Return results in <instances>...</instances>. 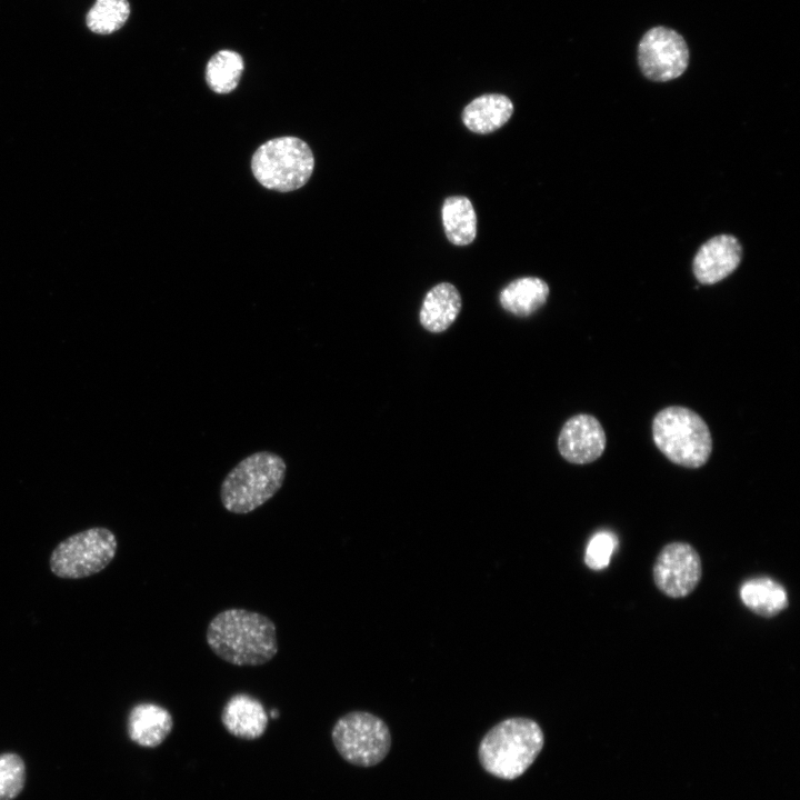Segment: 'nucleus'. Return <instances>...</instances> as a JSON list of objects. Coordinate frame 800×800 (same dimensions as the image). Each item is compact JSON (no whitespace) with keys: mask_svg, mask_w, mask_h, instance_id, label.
<instances>
[{"mask_svg":"<svg viewBox=\"0 0 800 800\" xmlns=\"http://www.w3.org/2000/svg\"><path fill=\"white\" fill-rule=\"evenodd\" d=\"M617 546L618 538L614 533L606 530L594 533L586 547V566L591 570L607 568Z\"/></svg>","mask_w":800,"mask_h":800,"instance_id":"nucleus-22","label":"nucleus"},{"mask_svg":"<svg viewBox=\"0 0 800 800\" xmlns=\"http://www.w3.org/2000/svg\"><path fill=\"white\" fill-rule=\"evenodd\" d=\"M549 286L538 277H522L508 283L499 294L501 307L517 316L528 317L539 310L549 297Z\"/></svg>","mask_w":800,"mask_h":800,"instance_id":"nucleus-16","label":"nucleus"},{"mask_svg":"<svg viewBox=\"0 0 800 800\" xmlns=\"http://www.w3.org/2000/svg\"><path fill=\"white\" fill-rule=\"evenodd\" d=\"M339 754L359 767L381 762L391 748V733L387 723L367 711H351L340 717L331 731Z\"/></svg>","mask_w":800,"mask_h":800,"instance_id":"nucleus-6","label":"nucleus"},{"mask_svg":"<svg viewBox=\"0 0 800 800\" xmlns=\"http://www.w3.org/2000/svg\"><path fill=\"white\" fill-rule=\"evenodd\" d=\"M287 464L271 451H258L238 462L220 486L222 507L236 514L254 511L269 501L282 487Z\"/></svg>","mask_w":800,"mask_h":800,"instance_id":"nucleus-3","label":"nucleus"},{"mask_svg":"<svg viewBox=\"0 0 800 800\" xmlns=\"http://www.w3.org/2000/svg\"><path fill=\"white\" fill-rule=\"evenodd\" d=\"M742 248L738 239L720 234L703 243L693 259L692 268L702 284H713L731 274L740 263Z\"/></svg>","mask_w":800,"mask_h":800,"instance_id":"nucleus-11","label":"nucleus"},{"mask_svg":"<svg viewBox=\"0 0 800 800\" xmlns=\"http://www.w3.org/2000/svg\"><path fill=\"white\" fill-rule=\"evenodd\" d=\"M270 714L272 718H277L279 716V712H278V710L273 709V710H271Z\"/></svg>","mask_w":800,"mask_h":800,"instance_id":"nucleus-23","label":"nucleus"},{"mask_svg":"<svg viewBox=\"0 0 800 800\" xmlns=\"http://www.w3.org/2000/svg\"><path fill=\"white\" fill-rule=\"evenodd\" d=\"M442 224L448 240L456 246L470 244L477 236V216L464 196L447 198L441 209Z\"/></svg>","mask_w":800,"mask_h":800,"instance_id":"nucleus-18","label":"nucleus"},{"mask_svg":"<svg viewBox=\"0 0 800 800\" xmlns=\"http://www.w3.org/2000/svg\"><path fill=\"white\" fill-rule=\"evenodd\" d=\"M543 743L542 729L534 720L508 718L484 734L478 749L479 761L490 774L513 780L533 763Z\"/></svg>","mask_w":800,"mask_h":800,"instance_id":"nucleus-2","label":"nucleus"},{"mask_svg":"<svg viewBox=\"0 0 800 800\" xmlns=\"http://www.w3.org/2000/svg\"><path fill=\"white\" fill-rule=\"evenodd\" d=\"M27 768L16 752L0 753V800H13L24 789Z\"/></svg>","mask_w":800,"mask_h":800,"instance_id":"nucleus-21","label":"nucleus"},{"mask_svg":"<svg viewBox=\"0 0 800 800\" xmlns=\"http://www.w3.org/2000/svg\"><path fill=\"white\" fill-rule=\"evenodd\" d=\"M173 719L169 710L152 703L136 704L129 712L127 732L140 747L156 748L171 733Z\"/></svg>","mask_w":800,"mask_h":800,"instance_id":"nucleus-13","label":"nucleus"},{"mask_svg":"<svg viewBox=\"0 0 800 800\" xmlns=\"http://www.w3.org/2000/svg\"><path fill=\"white\" fill-rule=\"evenodd\" d=\"M638 63L652 81H669L680 77L689 63L688 46L677 31L666 27L650 29L638 47Z\"/></svg>","mask_w":800,"mask_h":800,"instance_id":"nucleus-8","label":"nucleus"},{"mask_svg":"<svg viewBox=\"0 0 800 800\" xmlns=\"http://www.w3.org/2000/svg\"><path fill=\"white\" fill-rule=\"evenodd\" d=\"M606 433L597 418L581 413L569 418L558 437L560 454L569 462L590 463L604 451Z\"/></svg>","mask_w":800,"mask_h":800,"instance_id":"nucleus-10","label":"nucleus"},{"mask_svg":"<svg viewBox=\"0 0 800 800\" xmlns=\"http://www.w3.org/2000/svg\"><path fill=\"white\" fill-rule=\"evenodd\" d=\"M221 722L230 734L254 740L266 732L268 714L263 704L254 697L236 693L223 706Z\"/></svg>","mask_w":800,"mask_h":800,"instance_id":"nucleus-12","label":"nucleus"},{"mask_svg":"<svg viewBox=\"0 0 800 800\" xmlns=\"http://www.w3.org/2000/svg\"><path fill=\"white\" fill-rule=\"evenodd\" d=\"M118 542L107 528H91L61 541L50 556L51 571L63 579H80L104 569L114 558Z\"/></svg>","mask_w":800,"mask_h":800,"instance_id":"nucleus-7","label":"nucleus"},{"mask_svg":"<svg viewBox=\"0 0 800 800\" xmlns=\"http://www.w3.org/2000/svg\"><path fill=\"white\" fill-rule=\"evenodd\" d=\"M243 69L244 62L240 53L220 50L207 63V84L216 93H229L237 88Z\"/></svg>","mask_w":800,"mask_h":800,"instance_id":"nucleus-19","label":"nucleus"},{"mask_svg":"<svg viewBox=\"0 0 800 800\" xmlns=\"http://www.w3.org/2000/svg\"><path fill=\"white\" fill-rule=\"evenodd\" d=\"M314 158L309 146L296 137H280L264 142L252 156L251 170L264 188L290 192L310 179Z\"/></svg>","mask_w":800,"mask_h":800,"instance_id":"nucleus-5","label":"nucleus"},{"mask_svg":"<svg viewBox=\"0 0 800 800\" xmlns=\"http://www.w3.org/2000/svg\"><path fill=\"white\" fill-rule=\"evenodd\" d=\"M129 16L128 0H96L87 13L86 22L92 32L110 34L123 27Z\"/></svg>","mask_w":800,"mask_h":800,"instance_id":"nucleus-20","label":"nucleus"},{"mask_svg":"<svg viewBox=\"0 0 800 800\" xmlns=\"http://www.w3.org/2000/svg\"><path fill=\"white\" fill-rule=\"evenodd\" d=\"M652 574L656 587L663 594L676 599L684 598L701 580V558L688 542H670L658 553Z\"/></svg>","mask_w":800,"mask_h":800,"instance_id":"nucleus-9","label":"nucleus"},{"mask_svg":"<svg viewBox=\"0 0 800 800\" xmlns=\"http://www.w3.org/2000/svg\"><path fill=\"white\" fill-rule=\"evenodd\" d=\"M461 307L458 289L449 282L438 283L424 296L419 313L420 323L427 331L443 332L454 322Z\"/></svg>","mask_w":800,"mask_h":800,"instance_id":"nucleus-14","label":"nucleus"},{"mask_svg":"<svg viewBox=\"0 0 800 800\" xmlns=\"http://www.w3.org/2000/svg\"><path fill=\"white\" fill-rule=\"evenodd\" d=\"M652 437L670 461L687 468L703 466L712 450L707 423L684 407H668L658 412L652 422Z\"/></svg>","mask_w":800,"mask_h":800,"instance_id":"nucleus-4","label":"nucleus"},{"mask_svg":"<svg viewBox=\"0 0 800 800\" xmlns=\"http://www.w3.org/2000/svg\"><path fill=\"white\" fill-rule=\"evenodd\" d=\"M739 593L743 604L763 618L778 616L789 604L783 586L769 577H756L747 580L741 586Z\"/></svg>","mask_w":800,"mask_h":800,"instance_id":"nucleus-17","label":"nucleus"},{"mask_svg":"<svg viewBox=\"0 0 800 800\" xmlns=\"http://www.w3.org/2000/svg\"><path fill=\"white\" fill-rule=\"evenodd\" d=\"M206 641L217 657L238 667L261 666L278 653L276 623L241 608L217 613L207 627Z\"/></svg>","mask_w":800,"mask_h":800,"instance_id":"nucleus-1","label":"nucleus"},{"mask_svg":"<svg viewBox=\"0 0 800 800\" xmlns=\"http://www.w3.org/2000/svg\"><path fill=\"white\" fill-rule=\"evenodd\" d=\"M512 101L503 94L488 93L473 99L462 112L464 126L474 133H491L508 122Z\"/></svg>","mask_w":800,"mask_h":800,"instance_id":"nucleus-15","label":"nucleus"}]
</instances>
